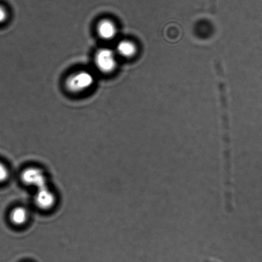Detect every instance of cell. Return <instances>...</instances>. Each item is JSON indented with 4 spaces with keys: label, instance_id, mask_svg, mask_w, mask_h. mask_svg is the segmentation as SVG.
<instances>
[{
    "label": "cell",
    "instance_id": "6da1fadb",
    "mask_svg": "<svg viewBox=\"0 0 262 262\" xmlns=\"http://www.w3.org/2000/svg\"><path fill=\"white\" fill-rule=\"evenodd\" d=\"M216 68L218 78V89H219L220 108H221V127H222V158L223 166L230 168L233 165L232 144L231 137V130L228 115V98L227 86L225 82L224 71L221 62L217 60Z\"/></svg>",
    "mask_w": 262,
    "mask_h": 262
},
{
    "label": "cell",
    "instance_id": "7a4b0ae2",
    "mask_svg": "<svg viewBox=\"0 0 262 262\" xmlns=\"http://www.w3.org/2000/svg\"><path fill=\"white\" fill-rule=\"evenodd\" d=\"M94 83V76L89 71L78 72L69 76L66 80V88L68 91L79 93L91 88Z\"/></svg>",
    "mask_w": 262,
    "mask_h": 262
},
{
    "label": "cell",
    "instance_id": "3957f363",
    "mask_svg": "<svg viewBox=\"0 0 262 262\" xmlns=\"http://www.w3.org/2000/svg\"><path fill=\"white\" fill-rule=\"evenodd\" d=\"M117 54L109 48H103L97 51L95 56L96 68L102 73H110L114 71L117 66Z\"/></svg>",
    "mask_w": 262,
    "mask_h": 262
},
{
    "label": "cell",
    "instance_id": "277c9868",
    "mask_svg": "<svg viewBox=\"0 0 262 262\" xmlns=\"http://www.w3.org/2000/svg\"><path fill=\"white\" fill-rule=\"evenodd\" d=\"M22 179L25 184L36 187L37 189L47 187L45 174L38 168L26 169L22 173Z\"/></svg>",
    "mask_w": 262,
    "mask_h": 262
},
{
    "label": "cell",
    "instance_id": "5b68a950",
    "mask_svg": "<svg viewBox=\"0 0 262 262\" xmlns=\"http://www.w3.org/2000/svg\"><path fill=\"white\" fill-rule=\"evenodd\" d=\"M35 204L41 209L47 210L52 207L55 203V196L48 187L37 189L35 195Z\"/></svg>",
    "mask_w": 262,
    "mask_h": 262
},
{
    "label": "cell",
    "instance_id": "8992f818",
    "mask_svg": "<svg viewBox=\"0 0 262 262\" xmlns=\"http://www.w3.org/2000/svg\"><path fill=\"white\" fill-rule=\"evenodd\" d=\"M117 32V28L111 20H103L97 26V33L102 39L105 40L114 39Z\"/></svg>",
    "mask_w": 262,
    "mask_h": 262
},
{
    "label": "cell",
    "instance_id": "52a82bcc",
    "mask_svg": "<svg viewBox=\"0 0 262 262\" xmlns=\"http://www.w3.org/2000/svg\"><path fill=\"white\" fill-rule=\"evenodd\" d=\"M10 220L15 225H22L27 222L28 213L23 207H16L10 213Z\"/></svg>",
    "mask_w": 262,
    "mask_h": 262
},
{
    "label": "cell",
    "instance_id": "ba28073f",
    "mask_svg": "<svg viewBox=\"0 0 262 262\" xmlns=\"http://www.w3.org/2000/svg\"><path fill=\"white\" fill-rule=\"evenodd\" d=\"M133 51H134L133 46L127 40H122L118 42L116 50H115L117 55L122 56L123 57H128L132 55Z\"/></svg>",
    "mask_w": 262,
    "mask_h": 262
},
{
    "label": "cell",
    "instance_id": "9c48e42d",
    "mask_svg": "<svg viewBox=\"0 0 262 262\" xmlns=\"http://www.w3.org/2000/svg\"><path fill=\"white\" fill-rule=\"evenodd\" d=\"M9 171L7 167L0 162V182H4L9 177Z\"/></svg>",
    "mask_w": 262,
    "mask_h": 262
},
{
    "label": "cell",
    "instance_id": "30bf717a",
    "mask_svg": "<svg viewBox=\"0 0 262 262\" xmlns=\"http://www.w3.org/2000/svg\"><path fill=\"white\" fill-rule=\"evenodd\" d=\"M8 17L7 10L4 7L0 5V24L4 23L7 20Z\"/></svg>",
    "mask_w": 262,
    "mask_h": 262
},
{
    "label": "cell",
    "instance_id": "8fae6325",
    "mask_svg": "<svg viewBox=\"0 0 262 262\" xmlns=\"http://www.w3.org/2000/svg\"><path fill=\"white\" fill-rule=\"evenodd\" d=\"M204 262H219V261H217V260H215V259H214V258H207V259H205V260L204 261Z\"/></svg>",
    "mask_w": 262,
    "mask_h": 262
}]
</instances>
